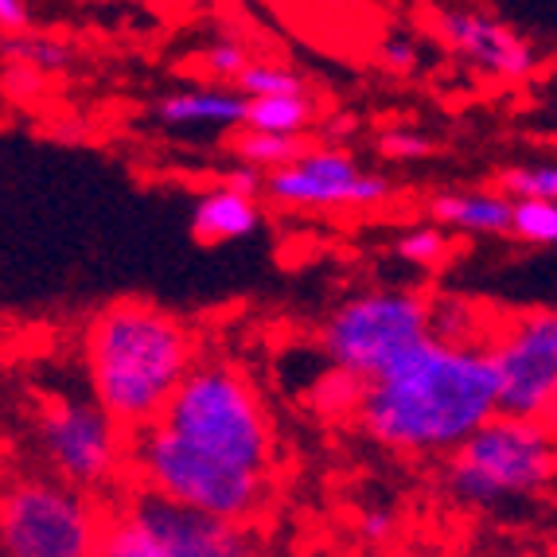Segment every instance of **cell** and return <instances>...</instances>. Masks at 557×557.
Masks as SVG:
<instances>
[{
  "label": "cell",
  "mask_w": 557,
  "mask_h": 557,
  "mask_svg": "<svg viewBox=\"0 0 557 557\" xmlns=\"http://www.w3.org/2000/svg\"><path fill=\"white\" fill-rule=\"evenodd\" d=\"M199 63L211 78H223V83H238L246 71H250V51L242 39H214L199 51Z\"/></svg>",
  "instance_id": "cb8c5ba5"
},
{
  "label": "cell",
  "mask_w": 557,
  "mask_h": 557,
  "mask_svg": "<svg viewBox=\"0 0 557 557\" xmlns=\"http://www.w3.org/2000/svg\"><path fill=\"white\" fill-rule=\"evenodd\" d=\"M312 121H317L312 98H308V94H288V98H261V102H250L246 129L300 140V133L312 129Z\"/></svg>",
  "instance_id": "2e32d148"
},
{
  "label": "cell",
  "mask_w": 557,
  "mask_h": 557,
  "mask_svg": "<svg viewBox=\"0 0 557 557\" xmlns=\"http://www.w3.org/2000/svg\"><path fill=\"white\" fill-rule=\"evenodd\" d=\"M367 386L371 382L359 379V374H347V371H327L324 379L312 386V394H308V401H312V409L317 413H324V418H359V406L362 398H367Z\"/></svg>",
  "instance_id": "ac0fdd59"
},
{
  "label": "cell",
  "mask_w": 557,
  "mask_h": 557,
  "mask_svg": "<svg viewBox=\"0 0 557 557\" xmlns=\"http://www.w3.org/2000/svg\"><path fill=\"white\" fill-rule=\"evenodd\" d=\"M94 401L125 433L157 425L196 371V332L152 300H113L94 312L83 335Z\"/></svg>",
  "instance_id": "7a4b0ae2"
},
{
  "label": "cell",
  "mask_w": 557,
  "mask_h": 557,
  "mask_svg": "<svg viewBox=\"0 0 557 557\" xmlns=\"http://www.w3.org/2000/svg\"><path fill=\"white\" fill-rule=\"evenodd\" d=\"M223 187L258 199V191L265 187V176H261V172H253V168H234V172H226V176H223Z\"/></svg>",
  "instance_id": "4dcf8cb0"
},
{
  "label": "cell",
  "mask_w": 557,
  "mask_h": 557,
  "mask_svg": "<svg viewBox=\"0 0 557 557\" xmlns=\"http://www.w3.org/2000/svg\"><path fill=\"white\" fill-rule=\"evenodd\" d=\"M238 94H246L250 102H261V98H288V94H305V78L281 63L253 59L250 71L238 78Z\"/></svg>",
  "instance_id": "44dd1931"
},
{
  "label": "cell",
  "mask_w": 557,
  "mask_h": 557,
  "mask_svg": "<svg viewBox=\"0 0 557 557\" xmlns=\"http://www.w3.org/2000/svg\"><path fill=\"white\" fill-rule=\"evenodd\" d=\"M557 475V437L546 421L499 413L445 460V492L465 507H499L542 492Z\"/></svg>",
  "instance_id": "5b68a950"
},
{
  "label": "cell",
  "mask_w": 557,
  "mask_h": 557,
  "mask_svg": "<svg viewBox=\"0 0 557 557\" xmlns=\"http://www.w3.org/2000/svg\"><path fill=\"white\" fill-rule=\"evenodd\" d=\"M429 219L468 234H507L515 223V199L495 191H441L429 199Z\"/></svg>",
  "instance_id": "5bb4252c"
},
{
  "label": "cell",
  "mask_w": 557,
  "mask_h": 557,
  "mask_svg": "<svg viewBox=\"0 0 557 557\" xmlns=\"http://www.w3.org/2000/svg\"><path fill=\"white\" fill-rule=\"evenodd\" d=\"M32 28V9L24 0H0V32L4 39H20L28 36Z\"/></svg>",
  "instance_id": "f546056e"
},
{
  "label": "cell",
  "mask_w": 557,
  "mask_h": 557,
  "mask_svg": "<svg viewBox=\"0 0 557 557\" xmlns=\"http://www.w3.org/2000/svg\"><path fill=\"white\" fill-rule=\"evenodd\" d=\"M394 250L409 261V265H421V270H433L448 258V238L437 226H421V231H409L394 242Z\"/></svg>",
  "instance_id": "484cf974"
},
{
  "label": "cell",
  "mask_w": 557,
  "mask_h": 557,
  "mask_svg": "<svg viewBox=\"0 0 557 557\" xmlns=\"http://www.w3.org/2000/svg\"><path fill=\"white\" fill-rule=\"evenodd\" d=\"M152 117L168 129H246L250 121V98L238 90H223V86H211V90H184V94H168L160 98Z\"/></svg>",
  "instance_id": "4fadbf2b"
},
{
  "label": "cell",
  "mask_w": 557,
  "mask_h": 557,
  "mask_svg": "<svg viewBox=\"0 0 557 557\" xmlns=\"http://www.w3.org/2000/svg\"><path fill=\"white\" fill-rule=\"evenodd\" d=\"M429 335H433L437 344H448V347L483 344L480 324H475V305H468V300H433Z\"/></svg>",
  "instance_id": "d6986e66"
},
{
  "label": "cell",
  "mask_w": 557,
  "mask_h": 557,
  "mask_svg": "<svg viewBox=\"0 0 557 557\" xmlns=\"http://www.w3.org/2000/svg\"><path fill=\"white\" fill-rule=\"evenodd\" d=\"M32 445L44 472L78 492H110L129 480V433L94 398L44 394L32 409Z\"/></svg>",
  "instance_id": "52a82bcc"
},
{
  "label": "cell",
  "mask_w": 557,
  "mask_h": 557,
  "mask_svg": "<svg viewBox=\"0 0 557 557\" xmlns=\"http://www.w3.org/2000/svg\"><path fill=\"white\" fill-rule=\"evenodd\" d=\"M160 425L242 472L270 475L273 468V421L265 401L250 374L226 359H199Z\"/></svg>",
  "instance_id": "3957f363"
},
{
  "label": "cell",
  "mask_w": 557,
  "mask_h": 557,
  "mask_svg": "<svg viewBox=\"0 0 557 557\" xmlns=\"http://www.w3.org/2000/svg\"><path fill=\"white\" fill-rule=\"evenodd\" d=\"M379 59L391 66V71H398V75H409V71L418 66V47L409 44L406 36H386L379 47Z\"/></svg>",
  "instance_id": "83f0119b"
},
{
  "label": "cell",
  "mask_w": 557,
  "mask_h": 557,
  "mask_svg": "<svg viewBox=\"0 0 557 557\" xmlns=\"http://www.w3.org/2000/svg\"><path fill=\"white\" fill-rule=\"evenodd\" d=\"M519 557H542V554H519Z\"/></svg>",
  "instance_id": "1f68e13d"
},
{
  "label": "cell",
  "mask_w": 557,
  "mask_h": 557,
  "mask_svg": "<svg viewBox=\"0 0 557 557\" xmlns=\"http://www.w3.org/2000/svg\"><path fill=\"white\" fill-rule=\"evenodd\" d=\"M129 487L246 527L273 499L270 475L223 465L168 433L160 421L129 437Z\"/></svg>",
  "instance_id": "277c9868"
},
{
  "label": "cell",
  "mask_w": 557,
  "mask_h": 557,
  "mask_svg": "<svg viewBox=\"0 0 557 557\" xmlns=\"http://www.w3.org/2000/svg\"><path fill=\"white\" fill-rule=\"evenodd\" d=\"M265 196L300 211H332V207H379L394 196L386 176L362 172L344 149L317 145L293 168H281L265 176Z\"/></svg>",
  "instance_id": "8fae6325"
},
{
  "label": "cell",
  "mask_w": 557,
  "mask_h": 557,
  "mask_svg": "<svg viewBox=\"0 0 557 557\" xmlns=\"http://www.w3.org/2000/svg\"><path fill=\"white\" fill-rule=\"evenodd\" d=\"M234 152H238V160L246 168L273 176V172H281V168L297 164V160L308 152V145H300V140H293V137H270V133L242 129L238 140H234Z\"/></svg>",
  "instance_id": "e0dca14e"
},
{
  "label": "cell",
  "mask_w": 557,
  "mask_h": 557,
  "mask_svg": "<svg viewBox=\"0 0 557 557\" xmlns=\"http://www.w3.org/2000/svg\"><path fill=\"white\" fill-rule=\"evenodd\" d=\"M258 226H261L258 199L231 191V187H214V191L199 196L196 211H191V234L203 246H223V242L246 238Z\"/></svg>",
  "instance_id": "9a60e30c"
},
{
  "label": "cell",
  "mask_w": 557,
  "mask_h": 557,
  "mask_svg": "<svg viewBox=\"0 0 557 557\" xmlns=\"http://www.w3.org/2000/svg\"><path fill=\"white\" fill-rule=\"evenodd\" d=\"M117 511L129 515L149 539H157L168 557H258L253 527L191 511L140 487H125Z\"/></svg>",
  "instance_id": "30bf717a"
},
{
  "label": "cell",
  "mask_w": 557,
  "mask_h": 557,
  "mask_svg": "<svg viewBox=\"0 0 557 557\" xmlns=\"http://www.w3.org/2000/svg\"><path fill=\"white\" fill-rule=\"evenodd\" d=\"M379 152L386 160H425L433 157V140L418 129H386L379 137Z\"/></svg>",
  "instance_id": "4316f807"
},
{
  "label": "cell",
  "mask_w": 557,
  "mask_h": 557,
  "mask_svg": "<svg viewBox=\"0 0 557 557\" xmlns=\"http://www.w3.org/2000/svg\"><path fill=\"white\" fill-rule=\"evenodd\" d=\"M98 557H168V554L157 539H149V534L129 519V515H121L117 507H113V522H110V530H106V542H102V549H98Z\"/></svg>",
  "instance_id": "7402d4cb"
},
{
  "label": "cell",
  "mask_w": 557,
  "mask_h": 557,
  "mask_svg": "<svg viewBox=\"0 0 557 557\" xmlns=\"http://www.w3.org/2000/svg\"><path fill=\"white\" fill-rule=\"evenodd\" d=\"M429 312H433V300L421 297V293L371 288V293L344 300L327 317V324L320 327V347H324L335 371L374 382L379 374L391 371L401 355L433 339L429 335Z\"/></svg>",
  "instance_id": "ba28073f"
},
{
  "label": "cell",
  "mask_w": 557,
  "mask_h": 557,
  "mask_svg": "<svg viewBox=\"0 0 557 557\" xmlns=\"http://www.w3.org/2000/svg\"><path fill=\"white\" fill-rule=\"evenodd\" d=\"M113 507L47 472H24L4 492V557H98Z\"/></svg>",
  "instance_id": "8992f818"
},
{
  "label": "cell",
  "mask_w": 557,
  "mask_h": 557,
  "mask_svg": "<svg viewBox=\"0 0 557 557\" xmlns=\"http://www.w3.org/2000/svg\"><path fill=\"white\" fill-rule=\"evenodd\" d=\"M499 191L515 203H557V164L503 168Z\"/></svg>",
  "instance_id": "ffe728a7"
},
{
  "label": "cell",
  "mask_w": 557,
  "mask_h": 557,
  "mask_svg": "<svg viewBox=\"0 0 557 557\" xmlns=\"http://www.w3.org/2000/svg\"><path fill=\"white\" fill-rule=\"evenodd\" d=\"M511 234L534 246H557V203H515Z\"/></svg>",
  "instance_id": "d4e9b609"
},
{
  "label": "cell",
  "mask_w": 557,
  "mask_h": 557,
  "mask_svg": "<svg viewBox=\"0 0 557 557\" xmlns=\"http://www.w3.org/2000/svg\"><path fill=\"white\" fill-rule=\"evenodd\" d=\"M4 55L20 66H32V71H63L71 63V47L47 36H20L4 39Z\"/></svg>",
  "instance_id": "603a6c76"
},
{
  "label": "cell",
  "mask_w": 557,
  "mask_h": 557,
  "mask_svg": "<svg viewBox=\"0 0 557 557\" xmlns=\"http://www.w3.org/2000/svg\"><path fill=\"white\" fill-rule=\"evenodd\" d=\"M398 530V515L391 511V507H367V511L359 515V534L371 542H386Z\"/></svg>",
  "instance_id": "f1b7e54d"
},
{
  "label": "cell",
  "mask_w": 557,
  "mask_h": 557,
  "mask_svg": "<svg viewBox=\"0 0 557 557\" xmlns=\"http://www.w3.org/2000/svg\"><path fill=\"white\" fill-rule=\"evenodd\" d=\"M433 32L456 59L495 78H527L539 55L534 47L492 12L475 9H437L433 12Z\"/></svg>",
  "instance_id": "7c38bea8"
},
{
  "label": "cell",
  "mask_w": 557,
  "mask_h": 557,
  "mask_svg": "<svg viewBox=\"0 0 557 557\" xmlns=\"http://www.w3.org/2000/svg\"><path fill=\"white\" fill-rule=\"evenodd\" d=\"M499 374V413L546 421L557 406V312H527L487 339Z\"/></svg>",
  "instance_id": "9c48e42d"
},
{
  "label": "cell",
  "mask_w": 557,
  "mask_h": 557,
  "mask_svg": "<svg viewBox=\"0 0 557 557\" xmlns=\"http://www.w3.org/2000/svg\"><path fill=\"white\" fill-rule=\"evenodd\" d=\"M499 418V374L487 344L448 347L425 339L367 386L359 429L406 456L448 453Z\"/></svg>",
  "instance_id": "6da1fadb"
}]
</instances>
